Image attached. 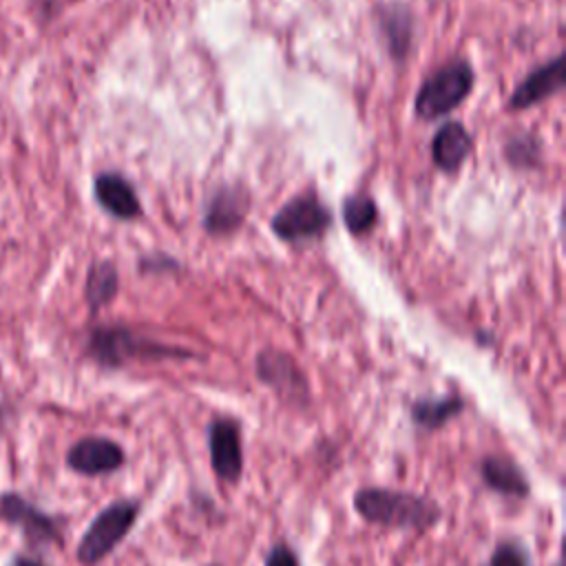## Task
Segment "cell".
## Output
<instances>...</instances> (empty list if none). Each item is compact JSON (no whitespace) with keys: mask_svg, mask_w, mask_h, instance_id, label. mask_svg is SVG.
Here are the masks:
<instances>
[{"mask_svg":"<svg viewBox=\"0 0 566 566\" xmlns=\"http://www.w3.org/2000/svg\"><path fill=\"white\" fill-rule=\"evenodd\" d=\"M354 506L363 520L391 528H429L442 515L429 497L382 486L360 489L354 495Z\"/></svg>","mask_w":566,"mask_h":566,"instance_id":"cell-1","label":"cell"},{"mask_svg":"<svg viewBox=\"0 0 566 566\" xmlns=\"http://www.w3.org/2000/svg\"><path fill=\"white\" fill-rule=\"evenodd\" d=\"M473 88V69L464 60H453L429 75L413 102L420 119H438L451 113Z\"/></svg>","mask_w":566,"mask_h":566,"instance_id":"cell-2","label":"cell"},{"mask_svg":"<svg viewBox=\"0 0 566 566\" xmlns=\"http://www.w3.org/2000/svg\"><path fill=\"white\" fill-rule=\"evenodd\" d=\"M137 513L139 504L135 500H117L102 509L77 544V559L84 566H95L102 562L128 535Z\"/></svg>","mask_w":566,"mask_h":566,"instance_id":"cell-3","label":"cell"},{"mask_svg":"<svg viewBox=\"0 0 566 566\" xmlns=\"http://www.w3.org/2000/svg\"><path fill=\"white\" fill-rule=\"evenodd\" d=\"M88 356L97 360L102 367H122L130 358L137 356H161L170 354L177 356V349H166L153 340L139 338L126 327L119 325H108V327H97L88 336Z\"/></svg>","mask_w":566,"mask_h":566,"instance_id":"cell-4","label":"cell"},{"mask_svg":"<svg viewBox=\"0 0 566 566\" xmlns=\"http://www.w3.org/2000/svg\"><path fill=\"white\" fill-rule=\"evenodd\" d=\"M329 226L332 212L310 195L294 197L272 217V230L283 241L316 239L325 234Z\"/></svg>","mask_w":566,"mask_h":566,"instance_id":"cell-5","label":"cell"},{"mask_svg":"<svg viewBox=\"0 0 566 566\" xmlns=\"http://www.w3.org/2000/svg\"><path fill=\"white\" fill-rule=\"evenodd\" d=\"M256 376L272 387L283 400L294 405L307 402V380L296 363L279 349H263L256 356Z\"/></svg>","mask_w":566,"mask_h":566,"instance_id":"cell-6","label":"cell"},{"mask_svg":"<svg viewBox=\"0 0 566 566\" xmlns=\"http://www.w3.org/2000/svg\"><path fill=\"white\" fill-rule=\"evenodd\" d=\"M208 453L214 473L223 482H237L243 471L241 431L232 418H214L208 424Z\"/></svg>","mask_w":566,"mask_h":566,"instance_id":"cell-7","label":"cell"},{"mask_svg":"<svg viewBox=\"0 0 566 566\" xmlns=\"http://www.w3.org/2000/svg\"><path fill=\"white\" fill-rule=\"evenodd\" d=\"M66 464L82 475H102L124 464V449L108 438H82L69 453Z\"/></svg>","mask_w":566,"mask_h":566,"instance_id":"cell-8","label":"cell"},{"mask_svg":"<svg viewBox=\"0 0 566 566\" xmlns=\"http://www.w3.org/2000/svg\"><path fill=\"white\" fill-rule=\"evenodd\" d=\"M0 520L11 526H20L31 544H49L57 539V528L53 520L18 493L0 495Z\"/></svg>","mask_w":566,"mask_h":566,"instance_id":"cell-9","label":"cell"},{"mask_svg":"<svg viewBox=\"0 0 566 566\" xmlns=\"http://www.w3.org/2000/svg\"><path fill=\"white\" fill-rule=\"evenodd\" d=\"M566 82L564 75V55L553 57L551 62L537 66L533 73H528L511 93L509 97V106L515 111L528 108L546 97H551L553 93H557Z\"/></svg>","mask_w":566,"mask_h":566,"instance_id":"cell-10","label":"cell"},{"mask_svg":"<svg viewBox=\"0 0 566 566\" xmlns=\"http://www.w3.org/2000/svg\"><path fill=\"white\" fill-rule=\"evenodd\" d=\"M248 212V195L241 188L234 186H223L219 188L203 214V228L208 234L221 237L234 232Z\"/></svg>","mask_w":566,"mask_h":566,"instance_id":"cell-11","label":"cell"},{"mask_svg":"<svg viewBox=\"0 0 566 566\" xmlns=\"http://www.w3.org/2000/svg\"><path fill=\"white\" fill-rule=\"evenodd\" d=\"M93 192L97 203L117 219H135L142 214V203L130 186L128 179H124L117 172H102L95 177Z\"/></svg>","mask_w":566,"mask_h":566,"instance_id":"cell-12","label":"cell"},{"mask_svg":"<svg viewBox=\"0 0 566 566\" xmlns=\"http://www.w3.org/2000/svg\"><path fill=\"white\" fill-rule=\"evenodd\" d=\"M473 137L460 122H447L431 142V159L442 172H455L471 155Z\"/></svg>","mask_w":566,"mask_h":566,"instance_id":"cell-13","label":"cell"},{"mask_svg":"<svg viewBox=\"0 0 566 566\" xmlns=\"http://www.w3.org/2000/svg\"><path fill=\"white\" fill-rule=\"evenodd\" d=\"M378 27L385 38L387 51L394 55V60H402L409 53L411 46V11L402 2H387L378 9Z\"/></svg>","mask_w":566,"mask_h":566,"instance_id":"cell-14","label":"cell"},{"mask_svg":"<svg viewBox=\"0 0 566 566\" xmlns=\"http://www.w3.org/2000/svg\"><path fill=\"white\" fill-rule=\"evenodd\" d=\"M480 473H482V480L486 482V486H491L497 493L526 497L531 491L522 469L509 458L486 455L480 464Z\"/></svg>","mask_w":566,"mask_h":566,"instance_id":"cell-15","label":"cell"},{"mask_svg":"<svg viewBox=\"0 0 566 566\" xmlns=\"http://www.w3.org/2000/svg\"><path fill=\"white\" fill-rule=\"evenodd\" d=\"M119 287V276H117V268L111 261H97L91 265L88 274H86V285H84V296L86 303L93 312H97L99 307L108 305Z\"/></svg>","mask_w":566,"mask_h":566,"instance_id":"cell-16","label":"cell"},{"mask_svg":"<svg viewBox=\"0 0 566 566\" xmlns=\"http://www.w3.org/2000/svg\"><path fill=\"white\" fill-rule=\"evenodd\" d=\"M464 402L458 396H444V398H422L416 400L411 407V418L422 429H438L449 418L458 416L462 411Z\"/></svg>","mask_w":566,"mask_h":566,"instance_id":"cell-17","label":"cell"},{"mask_svg":"<svg viewBox=\"0 0 566 566\" xmlns=\"http://www.w3.org/2000/svg\"><path fill=\"white\" fill-rule=\"evenodd\" d=\"M343 221L352 234L369 232L378 221V208L371 197L354 195L343 201Z\"/></svg>","mask_w":566,"mask_h":566,"instance_id":"cell-18","label":"cell"},{"mask_svg":"<svg viewBox=\"0 0 566 566\" xmlns=\"http://www.w3.org/2000/svg\"><path fill=\"white\" fill-rule=\"evenodd\" d=\"M504 155H506L509 164L515 168H535L542 159V146L535 135L522 133V135H513L506 142Z\"/></svg>","mask_w":566,"mask_h":566,"instance_id":"cell-19","label":"cell"},{"mask_svg":"<svg viewBox=\"0 0 566 566\" xmlns=\"http://www.w3.org/2000/svg\"><path fill=\"white\" fill-rule=\"evenodd\" d=\"M489 566H528V555L520 544L502 542L491 553Z\"/></svg>","mask_w":566,"mask_h":566,"instance_id":"cell-20","label":"cell"},{"mask_svg":"<svg viewBox=\"0 0 566 566\" xmlns=\"http://www.w3.org/2000/svg\"><path fill=\"white\" fill-rule=\"evenodd\" d=\"M265 566H298V559H296V555L292 553L290 546L276 544V546L268 553Z\"/></svg>","mask_w":566,"mask_h":566,"instance_id":"cell-21","label":"cell"},{"mask_svg":"<svg viewBox=\"0 0 566 566\" xmlns=\"http://www.w3.org/2000/svg\"><path fill=\"white\" fill-rule=\"evenodd\" d=\"M11 566H42V564L35 559H29V557H13Z\"/></svg>","mask_w":566,"mask_h":566,"instance_id":"cell-22","label":"cell"}]
</instances>
